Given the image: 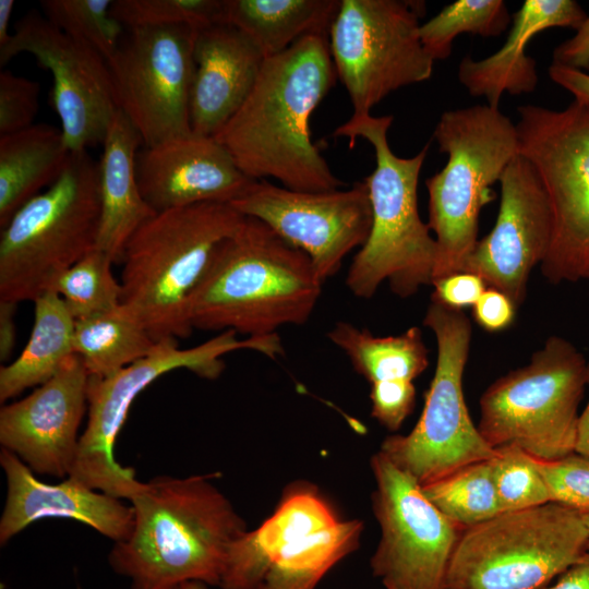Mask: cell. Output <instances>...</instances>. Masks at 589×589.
Wrapping results in <instances>:
<instances>
[{"mask_svg": "<svg viewBox=\"0 0 589 589\" xmlns=\"http://www.w3.org/2000/svg\"><path fill=\"white\" fill-rule=\"evenodd\" d=\"M327 35H309L264 60L249 96L214 135L254 180L274 178L302 192L344 182L312 142L311 117L336 80Z\"/></svg>", "mask_w": 589, "mask_h": 589, "instance_id": "6da1fadb", "label": "cell"}, {"mask_svg": "<svg viewBox=\"0 0 589 589\" xmlns=\"http://www.w3.org/2000/svg\"><path fill=\"white\" fill-rule=\"evenodd\" d=\"M129 501L132 531L113 543L108 562L131 589H178L189 581L219 587L229 550L247 526L207 477H155Z\"/></svg>", "mask_w": 589, "mask_h": 589, "instance_id": "7a4b0ae2", "label": "cell"}, {"mask_svg": "<svg viewBox=\"0 0 589 589\" xmlns=\"http://www.w3.org/2000/svg\"><path fill=\"white\" fill-rule=\"evenodd\" d=\"M323 284L304 252L245 216L216 250L191 300V324L247 337L275 335L309 321Z\"/></svg>", "mask_w": 589, "mask_h": 589, "instance_id": "3957f363", "label": "cell"}, {"mask_svg": "<svg viewBox=\"0 0 589 589\" xmlns=\"http://www.w3.org/2000/svg\"><path fill=\"white\" fill-rule=\"evenodd\" d=\"M245 216L229 204L201 203L156 213L128 240L122 303L156 342L188 338L191 300L219 244Z\"/></svg>", "mask_w": 589, "mask_h": 589, "instance_id": "277c9868", "label": "cell"}, {"mask_svg": "<svg viewBox=\"0 0 589 589\" xmlns=\"http://www.w3.org/2000/svg\"><path fill=\"white\" fill-rule=\"evenodd\" d=\"M393 116L350 117L333 133L349 139L353 147L361 137L374 149L375 169L364 178L372 209V225L356 253L346 278L354 297L369 299L387 281L394 294L409 298L432 286L437 255L435 238L418 208V182L429 151L404 158L394 154L387 132Z\"/></svg>", "mask_w": 589, "mask_h": 589, "instance_id": "5b68a950", "label": "cell"}, {"mask_svg": "<svg viewBox=\"0 0 589 589\" xmlns=\"http://www.w3.org/2000/svg\"><path fill=\"white\" fill-rule=\"evenodd\" d=\"M433 136L448 158L425 181L437 244L432 283L462 272L479 240L481 209L495 199L491 187L519 154L516 124L489 105L444 111Z\"/></svg>", "mask_w": 589, "mask_h": 589, "instance_id": "8992f818", "label": "cell"}, {"mask_svg": "<svg viewBox=\"0 0 589 589\" xmlns=\"http://www.w3.org/2000/svg\"><path fill=\"white\" fill-rule=\"evenodd\" d=\"M100 220L99 161L72 152L48 189L1 228L0 300L32 301L96 248Z\"/></svg>", "mask_w": 589, "mask_h": 589, "instance_id": "52a82bcc", "label": "cell"}, {"mask_svg": "<svg viewBox=\"0 0 589 589\" xmlns=\"http://www.w3.org/2000/svg\"><path fill=\"white\" fill-rule=\"evenodd\" d=\"M363 524L342 519L308 482L287 486L274 513L236 540L220 589H314L353 552Z\"/></svg>", "mask_w": 589, "mask_h": 589, "instance_id": "ba28073f", "label": "cell"}, {"mask_svg": "<svg viewBox=\"0 0 589 589\" xmlns=\"http://www.w3.org/2000/svg\"><path fill=\"white\" fill-rule=\"evenodd\" d=\"M588 362L567 339L549 337L530 361L481 395L478 430L493 448L516 446L539 460L575 452Z\"/></svg>", "mask_w": 589, "mask_h": 589, "instance_id": "9c48e42d", "label": "cell"}, {"mask_svg": "<svg viewBox=\"0 0 589 589\" xmlns=\"http://www.w3.org/2000/svg\"><path fill=\"white\" fill-rule=\"evenodd\" d=\"M588 552L579 512L549 502L465 528L443 589H543Z\"/></svg>", "mask_w": 589, "mask_h": 589, "instance_id": "30bf717a", "label": "cell"}, {"mask_svg": "<svg viewBox=\"0 0 589 589\" xmlns=\"http://www.w3.org/2000/svg\"><path fill=\"white\" fill-rule=\"evenodd\" d=\"M237 335L225 330L188 349L179 348L178 340L160 341L146 357L111 375L89 376L87 421L68 477L93 490L130 500L142 481L136 479L133 468L116 460L113 446L133 401L148 385L171 371L187 369L203 378L215 380L224 371L221 357L226 353L247 349L274 358L279 351L276 336L238 339Z\"/></svg>", "mask_w": 589, "mask_h": 589, "instance_id": "8fae6325", "label": "cell"}, {"mask_svg": "<svg viewBox=\"0 0 589 589\" xmlns=\"http://www.w3.org/2000/svg\"><path fill=\"white\" fill-rule=\"evenodd\" d=\"M423 325L435 337V372L422 412L407 435H389L381 450L395 466L424 485L494 455L469 414L462 387L472 328L462 310L431 301Z\"/></svg>", "mask_w": 589, "mask_h": 589, "instance_id": "7c38bea8", "label": "cell"}, {"mask_svg": "<svg viewBox=\"0 0 589 589\" xmlns=\"http://www.w3.org/2000/svg\"><path fill=\"white\" fill-rule=\"evenodd\" d=\"M517 111L518 153L537 171L553 217L541 272L554 285L577 281L589 253V106L574 100L561 110Z\"/></svg>", "mask_w": 589, "mask_h": 589, "instance_id": "4fadbf2b", "label": "cell"}, {"mask_svg": "<svg viewBox=\"0 0 589 589\" xmlns=\"http://www.w3.org/2000/svg\"><path fill=\"white\" fill-rule=\"evenodd\" d=\"M424 11L420 1L340 0L327 38L351 117L370 115L390 93L431 77L434 60L419 35Z\"/></svg>", "mask_w": 589, "mask_h": 589, "instance_id": "5bb4252c", "label": "cell"}, {"mask_svg": "<svg viewBox=\"0 0 589 589\" xmlns=\"http://www.w3.org/2000/svg\"><path fill=\"white\" fill-rule=\"evenodd\" d=\"M127 31L107 60L118 108L145 147L191 134L196 29L178 25Z\"/></svg>", "mask_w": 589, "mask_h": 589, "instance_id": "9a60e30c", "label": "cell"}, {"mask_svg": "<svg viewBox=\"0 0 589 589\" xmlns=\"http://www.w3.org/2000/svg\"><path fill=\"white\" fill-rule=\"evenodd\" d=\"M376 489L373 512L381 539L371 569L386 589H443L464 528L425 496L421 485L382 452L371 459Z\"/></svg>", "mask_w": 589, "mask_h": 589, "instance_id": "2e32d148", "label": "cell"}, {"mask_svg": "<svg viewBox=\"0 0 589 589\" xmlns=\"http://www.w3.org/2000/svg\"><path fill=\"white\" fill-rule=\"evenodd\" d=\"M21 52L50 71V101L70 151L103 145L118 110L107 60L34 11L15 24L10 41L0 48V67Z\"/></svg>", "mask_w": 589, "mask_h": 589, "instance_id": "e0dca14e", "label": "cell"}, {"mask_svg": "<svg viewBox=\"0 0 589 589\" xmlns=\"http://www.w3.org/2000/svg\"><path fill=\"white\" fill-rule=\"evenodd\" d=\"M230 205L304 252L323 283L339 272L347 254L364 244L372 225L364 181L347 190L302 192L256 180Z\"/></svg>", "mask_w": 589, "mask_h": 589, "instance_id": "ac0fdd59", "label": "cell"}, {"mask_svg": "<svg viewBox=\"0 0 589 589\" xmlns=\"http://www.w3.org/2000/svg\"><path fill=\"white\" fill-rule=\"evenodd\" d=\"M500 184L495 224L478 240L462 272L480 276L518 306L525 301L532 269L550 250L553 217L542 182L525 157L518 154L509 163Z\"/></svg>", "mask_w": 589, "mask_h": 589, "instance_id": "d6986e66", "label": "cell"}, {"mask_svg": "<svg viewBox=\"0 0 589 589\" xmlns=\"http://www.w3.org/2000/svg\"><path fill=\"white\" fill-rule=\"evenodd\" d=\"M89 374L72 353L58 372L22 399L0 409V444L34 473L67 478L87 413Z\"/></svg>", "mask_w": 589, "mask_h": 589, "instance_id": "ffe728a7", "label": "cell"}, {"mask_svg": "<svg viewBox=\"0 0 589 589\" xmlns=\"http://www.w3.org/2000/svg\"><path fill=\"white\" fill-rule=\"evenodd\" d=\"M135 173L156 212L201 204H232L256 181L247 176L214 136L191 133L140 149Z\"/></svg>", "mask_w": 589, "mask_h": 589, "instance_id": "44dd1931", "label": "cell"}, {"mask_svg": "<svg viewBox=\"0 0 589 589\" xmlns=\"http://www.w3.org/2000/svg\"><path fill=\"white\" fill-rule=\"evenodd\" d=\"M7 496L0 518V543L7 544L27 526L44 518H68L119 542L133 527V509L120 498L93 490L74 478L57 484L38 480L13 453L1 448Z\"/></svg>", "mask_w": 589, "mask_h": 589, "instance_id": "7402d4cb", "label": "cell"}, {"mask_svg": "<svg viewBox=\"0 0 589 589\" xmlns=\"http://www.w3.org/2000/svg\"><path fill=\"white\" fill-rule=\"evenodd\" d=\"M193 60L192 133L214 136L249 96L265 58L240 29L219 23L195 32Z\"/></svg>", "mask_w": 589, "mask_h": 589, "instance_id": "603a6c76", "label": "cell"}, {"mask_svg": "<svg viewBox=\"0 0 589 589\" xmlns=\"http://www.w3.org/2000/svg\"><path fill=\"white\" fill-rule=\"evenodd\" d=\"M586 17L574 0H526L513 16L504 45L494 53L474 60L465 57L458 67V80L468 93L484 97L498 108L503 94L532 93L538 84L537 64L526 52L532 38L552 27L578 28Z\"/></svg>", "mask_w": 589, "mask_h": 589, "instance_id": "cb8c5ba5", "label": "cell"}, {"mask_svg": "<svg viewBox=\"0 0 589 589\" xmlns=\"http://www.w3.org/2000/svg\"><path fill=\"white\" fill-rule=\"evenodd\" d=\"M143 141L118 108L103 142L99 160L100 220L96 249L121 261L131 236L156 212L144 200L135 173Z\"/></svg>", "mask_w": 589, "mask_h": 589, "instance_id": "d4e9b609", "label": "cell"}, {"mask_svg": "<svg viewBox=\"0 0 589 589\" xmlns=\"http://www.w3.org/2000/svg\"><path fill=\"white\" fill-rule=\"evenodd\" d=\"M71 153L61 129L47 123L0 135L1 228L19 208L58 180Z\"/></svg>", "mask_w": 589, "mask_h": 589, "instance_id": "484cf974", "label": "cell"}, {"mask_svg": "<svg viewBox=\"0 0 589 589\" xmlns=\"http://www.w3.org/2000/svg\"><path fill=\"white\" fill-rule=\"evenodd\" d=\"M340 0H225L224 23L243 34L265 59L309 35H327Z\"/></svg>", "mask_w": 589, "mask_h": 589, "instance_id": "4316f807", "label": "cell"}, {"mask_svg": "<svg viewBox=\"0 0 589 589\" xmlns=\"http://www.w3.org/2000/svg\"><path fill=\"white\" fill-rule=\"evenodd\" d=\"M32 333L20 356L0 366V401L37 387L52 377L73 353L75 321L52 290L35 301Z\"/></svg>", "mask_w": 589, "mask_h": 589, "instance_id": "83f0119b", "label": "cell"}, {"mask_svg": "<svg viewBox=\"0 0 589 589\" xmlns=\"http://www.w3.org/2000/svg\"><path fill=\"white\" fill-rule=\"evenodd\" d=\"M328 339L350 360L370 384L413 382L429 366V349L422 330L412 326L395 336H375L366 328L338 321Z\"/></svg>", "mask_w": 589, "mask_h": 589, "instance_id": "f1b7e54d", "label": "cell"}, {"mask_svg": "<svg viewBox=\"0 0 589 589\" xmlns=\"http://www.w3.org/2000/svg\"><path fill=\"white\" fill-rule=\"evenodd\" d=\"M141 317L129 305L75 321L73 353L89 376L105 377L146 357L156 346Z\"/></svg>", "mask_w": 589, "mask_h": 589, "instance_id": "f546056e", "label": "cell"}, {"mask_svg": "<svg viewBox=\"0 0 589 589\" xmlns=\"http://www.w3.org/2000/svg\"><path fill=\"white\" fill-rule=\"evenodd\" d=\"M421 488L442 514L464 529L502 513L489 459L464 466Z\"/></svg>", "mask_w": 589, "mask_h": 589, "instance_id": "4dcf8cb0", "label": "cell"}, {"mask_svg": "<svg viewBox=\"0 0 589 589\" xmlns=\"http://www.w3.org/2000/svg\"><path fill=\"white\" fill-rule=\"evenodd\" d=\"M510 15L503 0H458L420 25L423 48L435 60L447 59L455 38L464 33L492 37L508 26Z\"/></svg>", "mask_w": 589, "mask_h": 589, "instance_id": "1f68e13d", "label": "cell"}, {"mask_svg": "<svg viewBox=\"0 0 589 589\" xmlns=\"http://www.w3.org/2000/svg\"><path fill=\"white\" fill-rule=\"evenodd\" d=\"M113 260L94 249L65 269L51 290L68 311L80 321L104 313L122 301V286L112 273Z\"/></svg>", "mask_w": 589, "mask_h": 589, "instance_id": "d6a6232c", "label": "cell"}, {"mask_svg": "<svg viewBox=\"0 0 589 589\" xmlns=\"http://www.w3.org/2000/svg\"><path fill=\"white\" fill-rule=\"evenodd\" d=\"M111 3V0H43L40 7L51 24L108 60L125 29L112 15Z\"/></svg>", "mask_w": 589, "mask_h": 589, "instance_id": "836d02e7", "label": "cell"}, {"mask_svg": "<svg viewBox=\"0 0 589 589\" xmlns=\"http://www.w3.org/2000/svg\"><path fill=\"white\" fill-rule=\"evenodd\" d=\"M225 0H116L112 15L127 28L187 25L201 29L224 23Z\"/></svg>", "mask_w": 589, "mask_h": 589, "instance_id": "e575fe53", "label": "cell"}, {"mask_svg": "<svg viewBox=\"0 0 589 589\" xmlns=\"http://www.w3.org/2000/svg\"><path fill=\"white\" fill-rule=\"evenodd\" d=\"M494 449L489 462L502 513L550 502L536 458L516 446H500Z\"/></svg>", "mask_w": 589, "mask_h": 589, "instance_id": "d590c367", "label": "cell"}, {"mask_svg": "<svg viewBox=\"0 0 589 589\" xmlns=\"http://www.w3.org/2000/svg\"><path fill=\"white\" fill-rule=\"evenodd\" d=\"M537 460L550 502L589 513V456L573 452L560 459Z\"/></svg>", "mask_w": 589, "mask_h": 589, "instance_id": "8d00e7d4", "label": "cell"}, {"mask_svg": "<svg viewBox=\"0 0 589 589\" xmlns=\"http://www.w3.org/2000/svg\"><path fill=\"white\" fill-rule=\"evenodd\" d=\"M40 84L4 70L0 73V135L31 127L39 109Z\"/></svg>", "mask_w": 589, "mask_h": 589, "instance_id": "74e56055", "label": "cell"}, {"mask_svg": "<svg viewBox=\"0 0 589 589\" xmlns=\"http://www.w3.org/2000/svg\"><path fill=\"white\" fill-rule=\"evenodd\" d=\"M371 414L387 430L395 432L411 414L416 404L413 382H394L372 385Z\"/></svg>", "mask_w": 589, "mask_h": 589, "instance_id": "f35d334b", "label": "cell"}, {"mask_svg": "<svg viewBox=\"0 0 589 589\" xmlns=\"http://www.w3.org/2000/svg\"><path fill=\"white\" fill-rule=\"evenodd\" d=\"M431 301L462 310L473 306L488 288L484 280L472 273L459 272L432 283Z\"/></svg>", "mask_w": 589, "mask_h": 589, "instance_id": "ab89813d", "label": "cell"}, {"mask_svg": "<svg viewBox=\"0 0 589 589\" xmlns=\"http://www.w3.org/2000/svg\"><path fill=\"white\" fill-rule=\"evenodd\" d=\"M516 304L502 291L488 287L472 306L474 322L490 333L508 328L516 315Z\"/></svg>", "mask_w": 589, "mask_h": 589, "instance_id": "60d3db41", "label": "cell"}, {"mask_svg": "<svg viewBox=\"0 0 589 589\" xmlns=\"http://www.w3.org/2000/svg\"><path fill=\"white\" fill-rule=\"evenodd\" d=\"M576 31L573 37L556 46L552 63L586 71L589 70V14Z\"/></svg>", "mask_w": 589, "mask_h": 589, "instance_id": "b9f144b4", "label": "cell"}, {"mask_svg": "<svg viewBox=\"0 0 589 589\" xmlns=\"http://www.w3.org/2000/svg\"><path fill=\"white\" fill-rule=\"evenodd\" d=\"M550 79L574 96V100L589 106V73L552 63L548 70Z\"/></svg>", "mask_w": 589, "mask_h": 589, "instance_id": "7bdbcfd3", "label": "cell"}, {"mask_svg": "<svg viewBox=\"0 0 589 589\" xmlns=\"http://www.w3.org/2000/svg\"><path fill=\"white\" fill-rule=\"evenodd\" d=\"M16 302L0 300V361L5 362L12 354L16 341Z\"/></svg>", "mask_w": 589, "mask_h": 589, "instance_id": "ee69618b", "label": "cell"}, {"mask_svg": "<svg viewBox=\"0 0 589 589\" xmlns=\"http://www.w3.org/2000/svg\"><path fill=\"white\" fill-rule=\"evenodd\" d=\"M545 589H589V551Z\"/></svg>", "mask_w": 589, "mask_h": 589, "instance_id": "f6af8a7d", "label": "cell"}, {"mask_svg": "<svg viewBox=\"0 0 589 589\" xmlns=\"http://www.w3.org/2000/svg\"><path fill=\"white\" fill-rule=\"evenodd\" d=\"M587 386L589 387V363L587 369ZM575 452L589 456V399L584 411L579 414Z\"/></svg>", "mask_w": 589, "mask_h": 589, "instance_id": "bcb514c9", "label": "cell"}, {"mask_svg": "<svg viewBox=\"0 0 589 589\" xmlns=\"http://www.w3.org/2000/svg\"><path fill=\"white\" fill-rule=\"evenodd\" d=\"M14 4V0H0V48L8 45L12 36L9 33V24Z\"/></svg>", "mask_w": 589, "mask_h": 589, "instance_id": "7dc6e473", "label": "cell"}, {"mask_svg": "<svg viewBox=\"0 0 589 589\" xmlns=\"http://www.w3.org/2000/svg\"><path fill=\"white\" fill-rule=\"evenodd\" d=\"M178 589H207V585L200 581H189L181 585Z\"/></svg>", "mask_w": 589, "mask_h": 589, "instance_id": "c3c4849f", "label": "cell"}, {"mask_svg": "<svg viewBox=\"0 0 589 589\" xmlns=\"http://www.w3.org/2000/svg\"><path fill=\"white\" fill-rule=\"evenodd\" d=\"M582 278L589 279V253H588L586 262H585V266H584V271H582Z\"/></svg>", "mask_w": 589, "mask_h": 589, "instance_id": "681fc988", "label": "cell"}, {"mask_svg": "<svg viewBox=\"0 0 589 589\" xmlns=\"http://www.w3.org/2000/svg\"><path fill=\"white\" fill-rule=\"evenodd\" d=\"M581 516H582V519H584V522H585V526H586V529H587V533H588V551H589V513L584 514Z\"/></svg>", "mask_w": 589, "mask_h": 589, "instance_id": "f907efd6", "label": "cell"}]
</instances>
